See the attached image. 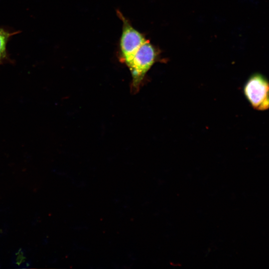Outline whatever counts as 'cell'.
<instances>
[{
    "label": "cell",
    "instance_id": "obj_1",
    "mask_svg": "<svg viewBox=\"0 0 269 269\" xmlns=\"http://www.w3.org/2000/svg\"><path fill=\"white\" fill-rule=\"evenodd\" d=\"M158 55L155 47L146 40L126 65L132 75L131 90L133 93L138 92L147 72L157 61Z\"/></svg>",
    "mask_w": 269,
    "mask_h": 269
},
{
    "label": "cell",
    "instance_id": "obj_2",
    "mask_svg": "<svg viewBox=\"0 0 269 269\" xmlns=\"http://www.w3.org/2000/svg\"><path fill=\"white\" fill-rule=\"evenodd\" d=\"M243 92L254 109L265 111L269 109V81L263 75L252 74L245 83Z\"/></svg>",
    "mask_w": 269,
    "mask_h": 269
},
{
    "label": "cell",
    "instance_id": "obj_4",
    "mask_svg": "<svg viewBox=\"0 0 269 269\" xmlns=\"http://www.w3.org/2000/svg\"><path fill=\"white\" fill-rule=\"evenodd\" d=\"M20 32L19 30L10 31L4 27H0V65L11 62L7 52V44L11 37Z\"/></svg>",
    "mask_w": 269,
    "mask_h": 269
},
{
    "label": "cell",
    "instance_id": "obj_3",
    "mask_svg": "<svg viewBox=\"0 0 269 269\" xmlns=\"http://www.w3.org/2000/svg\"><path fill=\"white\" fill-rule=\"evenodd\" d=\"M117 12L123 22L120 40V57L121 60L127 65L147 39L142 33L133 27L120 11H118Z\"/></svg>",
    "mask_w": 269,
    "mask_h": 269
}]
</instances>
